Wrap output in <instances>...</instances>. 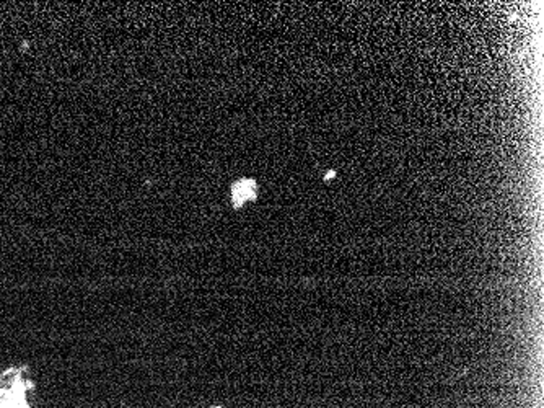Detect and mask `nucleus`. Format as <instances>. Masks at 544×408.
<instances>
[{
  "label": "nucleus",
  "instance_id": "1",
  "mask_svg": "<svg viewBox=\"0 0 544 408\" xmlns=\"http://www.w3.org/2000/svg\"><path fill=\"white\" fill-rule=\"evenodd\" d=\"M27 390L28 382L13 372L0 376V408H28Z\"/></svg>",
  "mask_w": 544,
  "mask_h": 408
},
{
  "label": "nucleus",
  "instance_id": "2",
  "mask_svg": "<svg viewBox=\"0 0 544 408\" xmlns=\"http://www.w3.org/2000/svg\"><path fill=\"white\" fill-rule=\"evenodd\" d=\"M258 183L253 178H239L230 188V198L233 208H243L249 201H254L258 198Z\"/></svg>",
  "mask_w": 544,
  "mask_h": 408
}]
</instances>
